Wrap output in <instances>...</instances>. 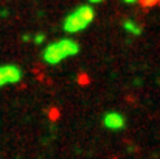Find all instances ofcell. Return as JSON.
Returning a JSON list of instances; mask_svg holds the SVG:
<instances>
[{"instance_id":"1","label":"cell","mask_w":160,"mask_h":159,"mask_svg":"<svg viewBox=\"0 0 160 159\" xmlns=\"http://www.w3.org/2000/svg\"><path fill=\"white\" fill-rule=\"evenodd\" d=\"M78 53H79V44L75 39L64 38V39L54 41L52 44L45 45V49L42 52V58L47 64L56 66V64L62 62L64 59H67L70 56H75Z\"/></svg>"},{"instance_id":"2","label":"cell","mask_w":160,"mask_h":159,"mask_svg":"<svg viewBox=\"0 0 160 159\" xmlns=\"http://www.w3.org/2000/svg\"><path fill=\"white\" fill-rule=\"evenodd\" d=\"M95 19V9L92 5H79L76 9H73L62 22V28L65 33L73 34L86 30Z\"/></svg>"},{"instance_id":"3","label":"cell","mask_w":160,"mask_h":159,"mask_svg":"<svg viewBox=\"0 0 160 159\" xmlns=\"http://www.w3.org/2000/svg\"><path fill=\"white\" fill-rule=\"evenodd\" d=\"M23 73L16 64H5L0 66V87L6 84H16L22 80Z\"/></svg>"},{"instance_id":"4","label":"cell","mask_w":160,"mask_h":159,"mask_svg":"<svg viewBox=\"0 0 160 159\" xmlns=\"http://www.w3.org/2000/svg\"><path fill=\"white\" fill-rule=\"evenodd\" d=\"M103 125L106 126L107 130H112V131H118V130H123L126 126V119L123 114L117 112V111H110L106 112L104 117H103Z\"/></svg>"},{"instance_id":"5","label":"cell","mask_w":160,"mask_h":159,"mask_svg":"<svg viewBox=\"0 0 160 159\" xmlns=\"http://www.w3.org/2000/svg\"><path fill=\"white\" fill-rule=\"evenodd\" d=\"M123 30H126L129 34H134V36L142 34V27L138 24H135L134 20H124L123 22Z\"/></svg>"},{"instance_id":"6","label":"cell","mask_w":160,"mask_h":159,"mask_svg":"<svg viewBox=\"0 0 160 159\" xmlns=\"http://www.w3.org/2000/svg\"><path fill=\"white\" fill-rule=\"evenodd\" d=\"M140 2V5L145 8V9H149V8H154L157 3H159V0H138Z\"/></svg>"},{"instance_id":"7","label":"cell","mask_w":160,"mask_h":159,"mask_svg":"<svg viewBox=\"0 0 160 159\" xmlns=\"http://www.w3.org/2000/svg\"><path fill=\"white\" fill-rule=\"evenodd\" d=\"M45 41V34H42V33H39V34H36L34 38H33V42L34 44H42Z\"/></svg>"},{"instance_id":"8","label":"cell","mask_w":160,"mask_h":159,"mask_svg":"<svg viewBox=\"0 0 160 159\" xmlns=\"http://www.w3.org/2000/svg\"><path fill=\"white\" fill-rule=\"evenodd\" d=\"M90 5H98V3H103L104 0H87Z\"/></svg>"},{"instance_id":"9","label":"cell","mask_w":160,"mask_h":159,"mask_svg":"<svg viewBox=\"0 0 160 159\" xmlns=\"http://www.w3.org/2000/svg\"><path fill=\"white\" fill-rule=\"evenodd\" d=\"M123 3H126V5H134V3H137L138 0H121Z\"/></svg>"},{"instance_id":"10","label":"cell","mask_w":160,"mask_h":159,"mask_svg":"<svg viewBox=\"0 0 160 159\" xmlns=\"http://www.w3.org/2000/svg\"><path fill=\"white\" fill-rule=\"evenodd\" d=\"M8 16V11L6 9H0V17H6Z\"/></svg>"},{"instance_id":"11","label":"cell","mask_w":160,"mask_h":159,"mask_svg":"<svg viewBox=\"0 0 160 159\" xmlns=\"http://www.w3.org/2000/svg\"><path fill=\"white\" fill-rule=\"evenodd\" d=\"M30 39H31V38H30L28 34H23V36H22V41H30Z\"/></svg>"}]
</instances>
